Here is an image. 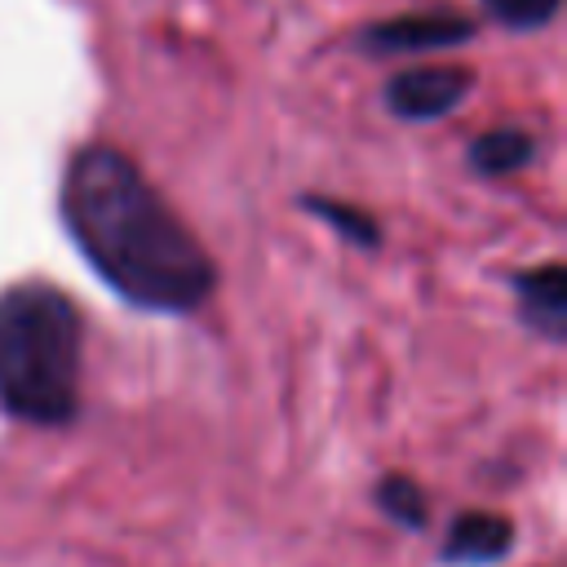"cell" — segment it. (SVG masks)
<instances>
[{"label": "cell", "mask_w": 567, "mask_h": 567, "mask_svg": "<svg viewBox=\"0 0 567 567\" xmlns=\"http://www.w3.org/2000/svg\"><path fill=\"white\" fill-rule=\"evenodd\" d=\"M514 297H518V319L532 332H540L545 341L567 337V270L558 261L523 270L514 279Z\"/></svg>", "instance_id": "obj_6"}, {"label": "cell", "mask_w": 567, "mask_h": 567, "mask_svg": "<svg viewBox=\"0 0 567 567\" xmlns=\"http://www.w3.org/2000/svg\"><path fill=\"white\" fill-rule=\"evenodd\" d=\"M474 35V22L452 9H421V13H399L385 22H372L363 31V49L372 53H412V49H447Z\"/></svg>", "instance_id": "obj_4"}, {"label": "cell", "mask_w": 567, "mask_h": 567, "mask_svg": "<svg viewBox=\"0 0 567 567\" xmlns=\"http://www.w3.org/2000/svg\"><path fill=\"white\" fill-rule=\"evenodd\" d=\"M372 496H377V509H381L390 523L408 527V532H421V527L430 523V496H425V487H421L416 478H408V474H385Z\"/></svg>", "instance_id": "obj_8"}, {"label": "cell", "mask_w": 567, "mask_h": 567, "mask_svg": "<svg viewBox=\"0 0 567 567\" xmlns=\"http://www.w3.org/2000/svg\"><path fill=\"white\" fill-rule=\"evenodd\" d=\"M509 549H514V523L505 514L465 509L452 518L439 545V563L443 567H496Z\"/></svg>", "instance_id": "obj_5"}, {"label": "cell", "mask_w": 567, "mask_h": 567, "mask_svg": "<svg viewBox=\"0 0 567 567\" xmlns=\"http://www.w3.org/2000/svg\"><path fill=\"white\" fill-rule=\"evenodd\" d=\"M58 208L80 257L128 306L186 315L213 297V257L120 146H80L66 159Z\"/></svg>", "instance_id": "obj_1"}, {"label": "cell", "mask_w": 567, "mask_h": 567, "mask_svg": "<svg viewBox=\"0 0 567 567\" xmlns=\"http://www.w3.org/2000/svg\"><path fill=\"white\" fill-rule=\"evenodd\" d=\"M306 208H315V217H323L332 230H341L350 244H359V248H372L377 239H381V226L363 213V208H354V204H337V199H323V195H306Z\"/></svg>", "instance_id": "obj_9"}, {"label": "cell", "mask_w": 567, "mask_h": 567, "mask_svg": "<svg viewBox=\"0 0 567 567\" xmlns=\"http://www.w3.org/2000/svg\"><path fill=\"white\" fill-rule=\"evenodd\" d=\"M563 0H483V9L501 22V27H514V31H536L545 27L554 13H558Z\"/></svg>", "instance_id": "obj_10"}, {"label": "cell", "mask_w": 567, "mask_h": 567, "mask_svg": "<svg viewBox=\"0 0 567 567\" xmlns=\"http://www.w3.org/2000/svg\"><path fill=\"white\" fill-rule=\"evenodd\" d=\"M532 155H536V142L523 128H496L470 146V168L483 177H505V173H518Z\"/></svg>", "instance_id": "obj_7"}, {"label": "cell", "mask_w": 567, "mask_h": 567, "mask_svg": "<svg viewBox=\"0 0 567 567\" xmlns=\"http://www.w3.org/2000/svg\"><path fill=\"white\" fill-rule=\"evenodd\" d=\"M84 319L75 301L44 284L22 279L0 292V412L58 430L80 412Z\"/></svg>", "instance_id": "obj_2"}, {"label": "cell", "mask_w": 567, "mask_h": 567, "mask_svg": "<svg viewBox=\"0 0 567 567\" xmlns=\"http://www.w3.org/2000/svg\"><path fill=\"white\" fill-rule=\"evenodd\" d=\"M474 89V75L465 66H408L385 80V106L399 120H439L452 106H461Z\"/></svg>", "instance_id": "obj_3"}]
</instances>
